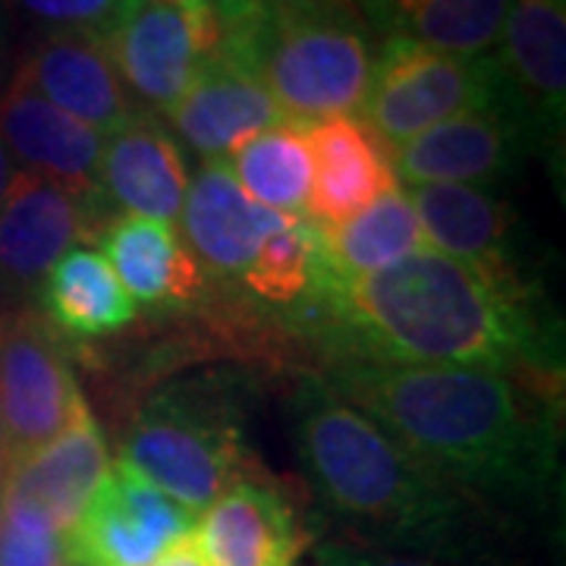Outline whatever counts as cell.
<instances>
[{
  "instance_id": "1",
  "label": "cell",
  "mask_w": 566,
  "mask_h": 566,
  "mask_svg": "<svg viewBox=\"0 0 566 566\" xmlns=\"http://www.w3.org/2000/svg\"><path fill=\"white\" fill-rule=\"evenodd\" d=\"M346 363L453 365L560 381V327L523 274H497L422 249L356 281L318 271L308 296Z\"/></svg>"
},
{
  "instance_id": "2",
  "label": "cell",
  "mask_w": 566,
  "mask_h": 566,
  "mask_svg": "<svg viewBox=\"0 0 566 566\" xmlns=\"http://www.w3.org/2000/svg\"><path fill=\"white\" fill-rule=\"evenodd\" d=\"M324 381L485 510H545L554 501V385L482 368L381 363H340Z\"/></svg>"
},
{
  "instance_id": "3",
  "label": "cell",
  "mask_w": 566,
  "mask_h": 566,
  "mask_svg": "<svg viewBox=\"0 0 566 566\" xmlns=\"http://www.w3.org/2000/svg\"><path fill=\"white\" fill-rule=\"evenodd\" d=\"M286 422L308 485L356 542L450 566L485 551L491 510L428 469L324 378L296 381Z\"/></svg>"
},
{
  "instance_id": "4",
  "label": "cell",
  "mask_w": 566,
  "mask_h": 566,
  "mask_svg": "<svg viewBox=\"0 0 566 566\" xmlns=\"http://www.w3.org/2000/svg\"><path fill=\"white\" fill-rule=\"evenodd\" d=\"M211 54L252 73L281 114L300 123L363 111L378 57L353 0H264L218 22Z\"/></svg>"
},
{
  "instance_id": "5",
  "label": "cell",
  "mask_w": 566,
  "mask_h": 566,
  "mask_svg": "<svg viewBox=\"0 0 566 566\" xmlns=\"http://www.w3.org/2000/svg\"><path fill=\"white\" fill-rule=\"evenodd\" d=\"M117 463L186 510L202 513L259 469L245 444L240 385L223 375H202L155 390L126 424Z\"/></svg>"
},
{
  "instance_id": "6",
  "label": "cell",
  "mask_w": 566,
  "mask_h": 566,
  "mask_svg": "<svg viewBox=\"0 0 566 566\" xmlns=\"http://www.w3.org/2000/svg\"><path fill=\"white\" fill-rule=\"evenodd\" d=\"M504 98L497 57H457L422 44L387 39L363 104V120L387 148L438 123L491 107Z\"/></svg>"
},
{
  "instance_id": "7",
  "label": "cell",
  "mask_w": 566,
  "mask_h": 566,
  "mask_svg": "<svg viewBox=\"0 0 566 566\" xmlns=\"http://www.w3.org/2000/svg\"><path fill=\"white\" fill-rule=\"evenodd\" d=\"M85 409L66 349L51 324L17 312L0 322V422L10 460L54 441Z\"/></svg>"
},
{
  "instance_id": "8",
  "label": "cell",
  "mask_w": 566,
  "mask_h": 566,
  "mask_svg": "<svg viewBox=\"0 0 566 566\" xmlns=\"http://www.w3.org/2000/svg\"><path fill=\"white\" fill-rule=\"evenodd\" d=\"M218 44L211 7L189 13L170 0H136L104 48L142 114H164L180 104L202 61Z\"/></svg>"
},
{
  "instance_id": "9",
  "label": "cell",
  "mask_w": 566,
  "mask_h": 566,
  "mask_svg": "<svg viewBox=\"0 0 566 566\" xmlns=\"http://www.w3.org/2000/svg\"><path fill=\"white\" fill-rule=\"evenodd\" d=\"M192 528V510L148 485L129 465L111 463L80 523L66 535L70 560L82 566H151Z\"/></svg>"
},
{
  "instance_id": "10",
  "label": "cell",
  "mask_w": 566,
  "mask_h": 566,
  "mask_svg": "<svg viewBox=\"0 0 566 566\" xmlns=\"http://www.w3.org/2000/svg\"><path fill=\"white\" fill-rule=\"evenodd\" d=\"M397 180L409 186L424 182H463L494 189L513 180L528 155H535L532 136L513 107L501 98L491 107L438 123L412 139L387 148Z\"/></svg>"
},
{
  "instance_id": "11",
  "label": "cell",
  "mask_w": 566,
  "mask_h": 566,
  "mask_svg": "<svg viewBox=\"0 0 566 566\" xmlns=\"http://www.w3.org/2000/svg\"><path fill=\"white\" fill-rule=\"evenodd\" d=\"M504 98L535 151H560L566 111V3L516 0L494 51Z\"/></svg>"
},
{
  "instance_id": "12",
  "label": "cell",
  "mask_w": 566,
  "mask_h": 566,
  "mask_svg": "<svg viewBox=\"0 0 566 566\" xmlns=\"http://www.w3.org/2000/svg\"><path fill=\"white\" fill-rule=\"evenodd\" d=\"M95 196L20 170L0 205V290L10 296L35 293L44 274L88 230Z\"/></svg>"
},
{
  "instance_id": "13",
  "label": "cell",
  "mask_w": 566,
  "mask_h": 566,
  "mask_svg": "<svg viewBox=\"0 0 566 566\" xmlns=\"http://www.w3.org/2000/svg\"><path fill=\"white\" fill-rule=\"evenodd\" d=\"M196 538L208 566H300L308 547L296 506L259 472L205 506Z\"/></svg>"
},
{
  "instance_id": "14",
  "label": "cell",
  "mask_w": 566,
  "mask_h": 566,
  "mask_svg": "<svg viewBox=\"0 0 566 566\" xmlns=\"http://www.w3.org/2000/svg\"><path fill=\"white\" fill-rule=\"evenodd\" d=\"M189 255L218 277H243L262 243L290 223L286 214L252 202L227 161H211L189 182L180 211Z\"/></svg>"
},
{
  "instance_id": "15",
  "label": "cell",
  "mask_w": 566,
  "mask_h": 566,
  "mask_svg": "<svg viewBox=\"0 0 566 566\" xmlns=\"http://www.w3.org/2000/svg\"><path fill=\"white\" fill-rule=\"evenodd\" d=\"M186 164L180 145L151 120V114H133L107 133L95 180V199L117 205L123 214L174 223L186 202Z\"/></svg>"
},
{
  "instance_id": "16",
  "label": "cell",
  "mask_w": 566,
  "mask_h": 566,
  "mask_svg": "<svg viewBox=\"0 0 566 566\" xmlns=\"http://www.w3.org/2000/svg\"><path fill=\"white\" fill-rule=\"evenodd\" d=\"M409 202L428 249L497 274H523L516 211L491 189L424 182L412 186Z\"/></svg>"
},
{
  "instance_id": "17",
  "label": "cell",
  "mask_w": 566,
  "mask_h": 566,
  "mask_svg": "<svg viewBox=\"0 0 566 566\" xmlns=\"http://www.w3.org/2000/svg\"><path fill=\"white\" fill-rule=\"evenodd\" d=\"M0 139L25 174H39L73 192L95 196L104 133L44 102L20 76L0 95Z\"/></svg>"
},
{
  "instance_id": "18",
  "label": "cell",
  "mask_w": 566,
  "mask_h": 566,
  "mask_svg": "<svg viewBox=\"0 0 566 566\" xmlns=\"http://www.w3.org/2000/svg\"><path fill=\"white\" fill-rule=\"evenodd\" d=\"M281 120V107L262 82L221 54L205 57L192 85L170 111L182 145L208 164L230 158L245 139Z\"/></svg>"
},
{
  "instance_id": "19",
  "label": "cell",
  "mask_w": 566,
  "mask_h": 566,
  "mask_svg": "<svg viewBox=\"0 0 566 566\" xmlns=\"http://www.w3.org/2000/svg\"><path fill=\"white\" fill-rule=\"evenodd\" d=\"M312 148V196L308 214L322 227H340L394 186L387 145L356 117L305 123Z\"/></svg>"
},
{
  "instance_id": "20",
  "label": "cell",
  "mask_w": 566,
  "mask_h": 566,
  "mask_svg": "<svg viewBox=\"0 0 566 566\" xmlns=\"http://www.w3.org/2000/svg\"><path fill=\"white\" fill-rule=\"evenodd\" d=\"M17 76L35 88L44 102L104 136L139 114L123 88L104 41L85 35H44L22 61Z\"/></svg>"
},
{
  "instance_id": "21",
  "label": "cell",
  "mask_w": 566,
  "mask_h": 566,
  "mask_svg": "<svg viewBox=\"0 0 566 566\" xmlns=\"http://www.w3.org/2000/svg\"><path fill=\"white\" fill-rule=\"evenodd\" d=\"M107 465L111 460L102 424L85 406L54 441L41 444L22 460H13L3 494L35 506L63 535H70Z\"/></svg>"
},
{
  "instance_id": "22",
  "label": "cell",
  "mask_w": 566,
  "mask_h": 566,
  "mask_svg": "<svg viewBox=\"0 0 566 566\" xmlns=\"http://www.w3.org/2000/svg\"><path fill=\"white\" fill-rule=\"evenodd\" d=\"M368 29L457 57L497 51L516 0H353Z\"/></svg>"
},
{
  "instance_id": "23",
  "label": "cell",
  "mask_w": 566,
  "mask_h": 566,
  "mask_svg": "<svg viewBox=\"0 0 566 566\" xmlns=\"http://www.w3.org/2000/svg\"><path fill=\"white\" fill-rule=\"evenodd\" d=\"M102 255L133 303L170 305L192 300L202 268L174 227L151 218L120 214L102 227Z\"/></svg>"
},
{
  "instance_id": "24",
  "label": "cell",
  "mask_w": 566,
  "mask_h": 566,
  "mask_svg": "<svg viewBox=\"0 0 566 566\" xmlns=\"http://www.w3.org/2000/svg\"><path fill=\"white\" fill-rule=\"evenodd\" d=\"M44 322L70 337H104L136 322L133 296L95 249L73 245L39 283Z\"/></svg>"
},
{
  "instance_id": "25",
  "label": "cell",
  "mask_w": 566,
  "mask_h": 566,
  "mask_svg": "<svg viewBox=\"0 0 566 566\" xmlns=\"http://www.w3.org/2000/svg\"><path fill=\"white\" fill-rule=\"evenodd\" d=\"M422 249H428L422 223L409 196L394 186L340 227H322V274L331 281H356Z\"/></svg>"
},
{
  "instance_id": "26",
  "label": "cell",
  "mask_w": 566,
  "mask_h": 566,
  "mask_svg": "<svg viewBox=\"0 0 566 566\" xmlns=\"http://www.w3.org/2000/svg\"><path fill=\"white\" fill-rule=\"evenodd\" d=\"M230 174L252 202L303 218L312 196V148L305 123H274L230 155Z\"/></svg>"
},
{
  "instance_id": "27",
  "label": "cell",
  "mask_w": 566,
  "mask_h": 566,
  "mask_svg": "<svg viewBox=\"0 0 566 566\" xmlns=\"http://www.w3.org/2000/svg\"><path fill=\"white\" fill-rule=\"evenodd\" d=\"M322 271V227L312 218H290L255 252L240 281L259 300L274 305H303L315 293Z\"/></svg>"
},
{
  "instance_id": "28",
  "label": "cell",
  "mask_w": 566,
  "mask_h": 566,
  "mask_svg": "<svg viewBox=\"0 0 566 566\" xmlns=\"http://www.w3.org/2000/svg\"><path fill=\"white\" fill-rule=\"evenodd\" d=\"M70 542L35 506L0 494V566H70Z\"/></svg>"
},
{
  "instance_id": "29",
  "label": "cell",
  "mask_w": 566,
  "mask_h": 566,
  "mask_svg": "<svg viewBox=\"0 0 566 566\" xmlns=\"http://www.w3.org/2000/svg\"><path fill=\"white\" fill-rule=\"evenodd\" d=\"M136 0H13L44 35H85L107 41Z\"/></svg>"
},
{
  "instance_id": "30",
  "label": "cell",
  "mask_w": 566,
  "mask_h": 566,
  "mask_svg": "<svg viewBox=\"0 0 566 566\" xmlns=\"http://www.w3.org/2000/svg\"><path fill=\"white\" fill-rule=\"evenodd\" d=\"M312 566H450L416 557V554H400V551H385V547L349 542V538H327L315 547Z\"/></svg>"
},
{
  "instance_id": "31",
  "label": "cell",
  "mask_w": 566,
  "mask_h": 566,
  "mask_svg": "<svg viewBox=\"0 0 566 566\" xmlns=\"http://www.w3.org/2000/svg\"><path fill=\"white\" fill-rule=\"evenodd\" d=\"M151 566H208V560H205V551L196 538V532H189L167 547Z\"/></svg>"
},
{
  "instance_id": "32",
  "label": "cell",
  "mask_w": 566,
  "mask_h": 566,
  "mask_svg": "<svg viewBox=\"0 0 566 566\" xmlns=\"http://www.w3.org/2000/svg\"><path fill=\"white\" fill-rule=\"evenodd\" d=\"M264 0H211L208 7H211V13H214V20L227 22V20H237V17H245L252 7H259Z\"/></svg>"
},
{
  "instance_id": "33",
  "label": "cell",
  "mask_w": 566,
  "mask_h": 566,
  "mask_svg": "<svg viewBox=\"0 0 566 566\" xmlns=\"http://www.w3.org/2000/svg\"><path fill=\"white\" fill-rule=\"evenodd\" d=\"M17 174H20V167L13 161V155L7 151L3 139H0V205L7 199V192H10V186L17 180Z\"/></svg>"
},
{
  "instance_id": "34",
  "label": "cell",
  "mask_w": 566,
  "mask_h": 566,
  "mask_svg": "<svg viewBox=\"0 0 566 566\" xmlns=\"http://www.w3.org/2000/svg\"><path fill=\"white\" fill-rule=\"evenodd\" d=\"M10 465H13L10 453H7V450H0V494H3V488H7V479H10Z\"/></svg>"
},
{
  "instance_id": "35",
  "label": "cell",
  "mask_w": 566,
  "mask_h": 566,
  "mask_svg": "<svg viewBox=\"0 0 566 566\" xmlns=\"http://www.w3.org/2000/svg\"><path fill=\"white\" fill-rule=\"evenodd\" d=\"M170 3H177V7H182V10H189V13H199V10H205L211 0H170Z\"/></svg>"
},
{
  "instance_id": "36",
  "label": "cell",
  "mask_w": 566,
  "mask_h": 566,
  "mask_svg": "<svg viewBox=\"0 0 566 566\" xmlns=\"http://www.w3.org/2000/svg\"><path fill=\"white\" fill-rule=\"evenodd\" d=\"M0 450H7V434H3V422H0Z\"/></svg>"
},
{
  "instance_id": "37",
  "label": "cell",
  "mask_w": 566,
  "mask_h": 566,
  "mask_svg": "<svg viewBox=\"0 0 566 566\" xmlns=\"http://www.w3.org/2000/svg\"><path fill=\"white\" fill-rule=\"evenodd\" d=\"M70 566H82V564H70Z\"/></svg>"
},
{
  "instance_id": "38",
  "label": "cell",
  "mask_w": 566,
  "mask_h": 566,
  "mask_svg": "<svg viewBox=\"0 0 566 566\" xmlns=\"http://www.w3.org/2000/svg\"><path fill=\"white\" fill-rule=\"evenodd\" d=\"M0 322H3V318H0Z\"/></svg>"
}]
</instances>
